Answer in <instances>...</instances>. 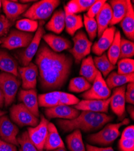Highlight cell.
<instances>
[{
    "instance_id": "277c9868",
    "label": "cell",
    "mask_w": 134,
    "mask_h": 151,
    "mask_svg": "<svg viewBox=\"0 0 134 151\" xmlns=\"http://www.w3.org/2000/svg\"><path fill=\"white\" fill-rule=\"evenodd\" d=\"M60 3L58 0H42L34 3L23 14V17L32 20H45L50 18Z\"/></svg>"
},
{
    "instance_id": "d4e9b609",
    "label": "cell",
    "mask_w": 134,
    "mask_h": 151,
    "mask_svg": "<svg viewBox=\"0 0 134 151\" xmlns=\"http://www.w3.org/2000/svg\"><path fill=\"white\" fill-rule=\"evenodd\" d=\"M120 26L128 38L133 41L134 40V9L129 0H128L126 14L120 22Z\"/></svg>"
},
{
    "instance_id": "d6a6232c",
    "label": "cell",
    "mask_w": 134,
    "mask_h": 151,
    "mask_svg": "<svg viewBox=\"0 0 134 151\" xmlns=\"http://www.w3.org/2000/svg\"><path fill=\"white\" fill-rule=\"evenodd\" d=\"M66 143L70 151H86L82 134L79 129L73 131L71 134L67 136Z\"/></svg>"
},
{
    "instance_id": "e0dca14e",
    "label": "cell",
    "mask_w": 134,
    "mask_h": 151,
    "mask_svg": "<svg viewBox=\"0 0 134 151\" xmlns=\"http://www.w3.org/2000/svg\"><path fill=\"white\" fill-rule=\"evenodd\" d=\"M116 32L114 26H111L106 29L99 37V40L96 41L91 47L92 52L97 56H101L111 46Z\"/></svg>"
},
{
    "instance_id": "52a82bcc",
    "label": "cell",
    "mask_w": 134,
    "mask_h": 151,
    "mask_svg": "<svg viewBox=\"0 0 134 151\" xmlns=\"http://www.w3.org/2000/svg\"><path fill=\"white\" fill-rule=\"evenodd\" d=\"M74 46L69 50L74 57L75 63L79 64L91 51L92 42L89 40L86 34L82 31H79L73 37Z\"/></svg>"
},
{
    "instance_id": "f35d334b",
    "label": "cell",
    "mask_w": 134,
    "mask_h": 151,
    "mask_svg": "<svg viewBox=\"0 0 134 151\" xmlns=\"http://www.w3.org/2000/svg\"><path fill=\"white\" fill-rule=\"evenodd\" d=\"M17 140L20 146L19 151H39L30 140L27 131L18 137Z\"/></svg>"
},
{
    "instance_id": "816d5d0a",
    "label": "cell",
    "mask_w": 134,
    "mask_h": 151,
    "mask_svg": "<svg viewBox=\"0 0 134 151\" xmlns=\"http://www.w3.org/2000/svg\"><path fill=\"white\" fill-rule=\"evenodd\" d=\"M1 6H2V1H0V8H1Z\"/></svg>"
},
{
    "instance_id": "7c38bea8",
    "label": "cell",
    "mask_w": 134,
    "mask_h": 151,
    "mask_svg": "<svg viewBox=\"0 0 134 151\" xmlns=\"http://www.w3.org/2000/svg\"><path fill=\"white\" fill-rule=\"evenodd\" d=\"M19 133V128L12 122L8 116L0 117V139L19 146L17 135Z\"/></svg>"
},
{
    "instance_id": "60d3db41",
    "label": "cell",
    "mask_w": 134,
    "mask_h": 151,
    "mask_svg": "<svg viewBox=\"0 0 134 151\" xmlns=\"http://www.w3.org/2000/svg\"><path fill=\"white\" fill-rule=\"evenodd\" d=\"M14 24V22H12L8 19L6 16L0 15V37H4L6 36L11 28Z\"/></svg>"
},
{
    "instance_id": "d590c367",
    "label": "cell",
    "mask_w": 134,
    "mask_h": 151,
    "mask_svg": "<svg viewBox=\"0 0 134 151\" xmlns=\"http://www.w3.org/2000/svg\"><path fill=\"white\" fill-rule=\"evenodd\" d=\"M39 27V22L37 21L32 20L28 18H24L18 20L16 23V27L18 30L32 33L36 32Z\"/></svg>"
},
{
    "instance_id": "603a6c76",
    "label": "cell",
    "mask_w": 134,
    "mask_h": 151,
    "mask_svg": "<svg viewBox=\"0 0 134 151\" xmlns=\"http://www.w3.org/2000/svg\"><path fill=\"white\" fill-rule=\"evenodd\" d=\"M109 4L112 9V20L110 26L120 22L125 17L128 10V0H111Z\"/></svg>"
},
{
    "instance_id": "9a60e30c",
    "label": "cell",
    "mask_w": 134,
    "mask_h": 151,
    "mask_svg": "<svg viewBox=\"0 0 134 151\" xmlns=\"http://www.w3.org/2000/svg\"><path fill=\"white\" fill-rule=\"evenodd\" d=\"M45 113L46 116L49 119L59 118L70 120L77 118L80 114V112L74 107L67 105H59L46 108Z\"/></svg>"
},
{
    "instance_id": "836d02e7",
    "label": "cell",
    "mask_w": 134,
    "mask_h": 151,
    "mask_svg": "<svg viewBox=\"0 0 134 151\" xmlns=\"http://www.w3.org/2000/svg\"><path fill=\"white\" fill-rule=\"evenodd\" d=\"M121 35L119 31H116L115 33L114 40L108 50L107 56L111 64L116 65L119 59L120 53V40Z\"/></svg>"
},
{
    "instance_id": "7dc6e473",
    "label": "cell",
    "mask_w": 134,
    "mask_h": 151,
    "mask_svg": "<svg viewBox=\"0 0 134 151\" xmlns=\"http://www.w3.org/2000/svg\"><path fill=\"white\" fill-rule=\"evenodd\" d=\"M128 112L129 114V116L130 117V118L133 120L134 119V108L133 106L131 105H129L128 106Z\"/></svg>"
},
{
    "instance_id": "8992f818",
    "label": "cell",
    "mask_w": 134,
    "mask_h": 151,
    "mask_svg": "<svg viewBox=\"0 0 134 151\" xmlns=\"http://www.w3.org/2000/svg\"><path fill=\"white\" fill-rule=\"evenodd\" d=\"M10 116L15 124L20 127L29 126L34 127L39 123V119L31 112L22 103L13 105L10 109Z\"/></svg>"
},
{
    "instance_id": "8fae6325",
    "label": "cell",
    "mask_w": 134,
    "mask_h": 151,
    "mask_svg": "<svg viewBox=\"0 0 134 151\" xmlns=\"http://www.w3.org/2000/svg\"><path fill=\"white\" fill-rule=\"evenodd\" d=\"M50 123L43 116H41L39 124L34 127H29L27 132L30 139L39 151H43L44 145L48 135V124Z\"/></svg>"
},
{
    "instance_id": "2e32d148",
    "label": "cell",
    "mask_w": 134,
    "mask_h": 151,
    "mask_svg": "<svg viewBox=\"0 0 134 151\" xmlns=\"http://www.w3.org/2000/svg\"><path fill=\"white\" fill-rule=\"evenodd\" d=\"M110 103V97L105 100H86L79 101L74 108L79 111H87L94 112L107 113Z\"/></svg>"
},
{
    "instance_id": "ac0fdd59",
    "label": "cell",
    "mask_w": 134,
    "mask_h": 151,
    "mask_svg": "<svg viewBox=\"0 0 134 151\" xmlns=\"http://www.w3.org/2000/svg\"><path fill=\"white\" fill-rule=\"evenodd\" d=\"M37 91L35 89L21 90L18 94V99L31 112L39 118V103Z\"/></svg>"
},
{
    "instance_id": "c3c4849f",
    "label": "cell",
    "mask_w": 134,
    "mask_h": 151,
    "mask_svg": "<svg viewBox=\"0 0 134 151\" xmlns=\"http://www.w3.org/2000/svg\"><path fill=\"white\" fill-rule=\"evenodd\" d=\"M4 104V96H3L1 91L0 90V108H2L3 107Z\"/></svg>"
},
{
    "instance_id": "4316f807",
    "label": "cell",
    "mask_w": 134,
    "mask_h": 151,
    "mask_svg": "<svg viewBox=\"0 0 134 151\" xmlns=\"http://www.w3.org/2000/svg\"><path fill=\"white\" fill-rule=\"evenodd\" d=\"M48 30L55 33L60 34L65 28V13L62 9L55 11L52 15L51 19L45 26Z\"/></svg>"
},
{
    "instance_id": "1f68e13d",
    "label": "cell",
    "mask_w": 134,
    "mask_h": 151,
    "mask_svg": "<svg viewBox=\"0 0 134 151\" xmlns=\"http://www.w3.org/2000/svg\"><path fill=\"white\" fill-rule=\"evenodd\" d=\"M93 62L96 69L105 78H106L109 74L116 68V65L111 64L105 53L101 56H95Z\"/></svg>"
},
{
    "instance_id": "3957f363",
    "label": "cell",
    "mask_w": 134,
    "mask_h": 151,
    "mask_svg": "<svg viewBox=\"0 0 134 151\" xmlns=\"http://www.w3.org/2000/svg\"><path fill=\"white\" fill-rule=\"evenodd\" d=\"M129 120L125 118L120 123H109L100 131L87 136V140L92 144L106 146L113 143L120 135L119 129L122 126L128 124Z\"/></svg>"
},
{
    "instance_id": "6da1fadb",
    "label": "cell",
    "mask_w": 134,
    "mask_h": 151,
    "mask_svg": "<svg viewBox=\"0 0 134 151\" xmlns=\"http://www.w3.org/2000/svg\"><path fill=\"white\" fill-rule=\"evenodd\" d=\"M35 61L38 68V76L42 90L53 91L62 88L71 72L73 64L72 57L55 53L42 43L36 53Z\"/></svg>"
},
{
    "instance_id": "4fadbf2b",
    "label": "cell",
    "mask_w": 134,
    "mask_h": 151,
    "mask_svg": "<svg viewBox=\"0 0 134 151\" xmlns=\"http://www.w3.org/2000/svg\"><path fill=\"white\" fill-rule=\"evenodd\" d=\"M18 73L22 79V86L23 90L35 89L39 76L37 65L30 62L27 66L18 67Z\"/></svg>"
},
{
    "instance_id": "5b68a950",
    "label": "cell",
    "mask_w": 134,
    "mask_h": 151,
    "mask_svg": "<svg viewBox=\"0 0 134 151\" xmlns=\"http://www.w3.org/2000/svg\"><path fill=\"white\" fill-rule=\"evenodd\" d=\"M21 83L19 77L9 73H0V90L4 96L6 107L14 102Z\"/></svg>"
},
{
    "instance_id": "4dcf8cb0",
    "label": "cell",
    "mask_w": 134,
    "mask_h": 151,
    "mask_svg": "<svg viewBox=\"0 0 134 151\" xmlns=\"http://www.w3.org/2000/svg\"><path fill=\"white\" fill-rule=\"evenodd\" d=\"M120 151H134V127L130 125L122 132L118 142Z\"/></svg>"
},
{
    "instance_id": "7a4b0ae2",
    "label": "cell",
    "mask_w": 134,
    "mask_h": 151,
    "mask_svg": "<svg viewBox=\"0 0 134 151\" xmlns=\"http://www.w3.org/2000/svg\"><path fill=\"white\" fill-rule=\"evenodd\" d=\"M113 120V117L105 113L82 111L79 116L73 120H59L57 124L65 132L76 129L84 132H93L104 127Z\"/></svg>"
},
{
    "instance_id": "7402d4cb",
    "label": "cell",
    "mask_w": 134,
    "mask_h": 151,
    "mask_svg": "<svg viewBox=\"0 0 134 151\" xmlns=\"http://www.w3.org/2000/svg\"><path fill=\"white\" fill-rule=\"evenodd\" d=\"M59 148H65V144L55 126L50 122L48 124V135L44 145V149L47 151Z\"/></svg>"
},
{
    "instance_id": "f6af8a7d",
    "label": "cell",
    "mask_w": 134,
    "mask_h": 151,
    "mask_svg": "<svg viewBox=\"0 0 134 151\" xmlns=\"http://www.w3.org/2000/svg\"><path fill=\"white\" fill-rule=\"evenodd\" d=\"M0 151H18L16 146L0 139Z\"/></svg>"
},
{
    "instance_id": "ba28073f",
    "label": "cell",
    "mask_w": 134,
    "mask_h": 151,
    "mask_svg": "<svg viewBox=\"0 0 134 151\" xmlns=\"http://www.w3.org/2000/svg\"><path fill=\"white\" fill-rule=\"evenodd\" d=\"M111 93V90L98 71L90 88L85 91L81 96L86 100H105L110 97Z\"/></svg>"
},
{
    "instance_id": "f907efd6",
    "label": "cell",
    "mask_w": 134,
    "mask_h": 151,
    "mask_svg": "<svg viewBox=\"0 0 134 151\" xmlns=\"http://www.w3.org/2000/svg\"><path fill=\"white\" fill-rule=\"evenodd\" d=\"M6 113V112H5V111H2V110L0 109V117H1V116H3L5 115Z\"/></svg>"
},
{
    "instance_id": "ee69618b",
    "label": "cell",
    "mask_w": 134,
    "mask_h": 151,
    "mask_svg": "<svg viewBox=\"0 0 134 151\" xmlns=\"http://www.w3.org/2000/svg\"><path fill=\"white\" fill-rule=\"evenodd\" d=\"M79 13L87 11L95 3L96 0H75Z\"/></svg>"
},
{
    "instance_id": "8d00e7d4",
    "label": "cell",
    "mask_w": 134,
    "mask_h": 151,
    "mask_svg": "<svg viewBox=\"0 0 134 151\" xmlns=\"http://www.w3.org/2000/svg\"><path fill=\"white\" fill-rule=\"evenodd\" d=\"M134 55V44L133 41L121 37L120 53L119 59L131 58Z\"/></svg>"
},
{
    "instance_id": "ffe728a7",
    "label": "cell",
    "mask_w": 134,
    "mask_h": 151,
    "mask_svg": "<svg viewBox=\"0 0 134 151\" xmlns=\"http://www.w3.org/2000/svg\"><path fill=\"white\" fill-rule=\"evenodd\" d=\"M112 9L108 3H105L96 17L97 24V36L100 37L103 32L108 28L112 20Z\"/></svg>"
},
{
    "instance_id": "9c48e42d",
    "label": "cell",
    "mask_w": 134,
    "mask_h": 151,
    "mask_svg": "<svg viewBox=\"0 0 134 151\" xmlns=\"http://www.w3.org/2000/svg\"><path fill=\"white\" fill-rule=\"evenodd\" d=\"M34 35L31 33L23 32L18 30H12L10 33L1 40V47L14 50L27 47L31 42Z\"/></svg>"
},
{
    "instance_id": "b9f144b4",
    "label": "cell",
    "mask_w": 134,
    "mask_h": 151,
    "mask_svg": "<svg viewBox=\"0 0 134 151\" xmlns=\"http://www.w3.org/2000/svg\"><path fill=\"white\" fill-rule=\"evenodd\" d=\"M106 1L105 0H97L90 7L86 14L88 17L94 18L96 15L101 9L102 7Z\"/></svg>"
},
{
    "instance_id": "f5cc1de1",
    "label": "cell",
    "mask_w": 134,
    "mask_h": 151,
    "mask_svg": "<svg viewBox=\"0 0 134 151\" xmlns=\"http://www.w3.org/2000/svg\"><path fill=\"white\" fill-rule=\"evenodd\" d=\"M0 44H1V40H0Z\"/></svg>"
},
{
    "instance_id": "44dd1931",
    "label": "cell",
    "mask_w": 134,
    "mask_h": 151,
    "mask_svg": "<svg viewBox=\"0 0 134 151\" xmlns=\"http://www.w3.org/2000/svg\"><path fill=\"white\" fill-rule=\"evenodd\" d=\"M42 38L45 42L55 53H60L72 48L71 42L63 37L54 34H45Z\"/></svg>"
},
{
    "instance_id": "681fc988",
    "label": "cell",
    "mask_w": 134,
    "mask_h": 151,
    "mask_svg": "<svg viewBox=\"0 0 134 151\" xmlns=\"http://www.w3.org/2000/svg\"><path fill=\"white\" fill-rule=\"evenodd\" d=\"M49 151H67V150L65 148H59V149H57L52 150H49Z\"/></svg>"
},
{
    "instance_id": "30bf717a",
    "label": "cell",
    "mask_w": 134,
    "mask_h": 151,
    "mask_svg": "<svg viewBox=\"0 0 134 151\" xmlns=\"http://www.w3.org/2000/svg\"><path fill=\"white\" fill-rule=\"evenodd\" d=\"M43 21L40 22L37 31L35 32V33L33 36L32 41L26 47V50L22 52L19 55L20 61L23 67L28 65L30 62H31L34 56L36 55V53L38 51L40 41L43 36L45 33V31L43 27Z\"/></svg>"
},
{
    "instance_id": "74e56055",
    "label": "cell",
    "mask_w": 134,
    "mask_h": 151,
    "mask_svg": "<svg viewBox=\"0 0 134 151\" xmlns=\"http://www.w3.org/2000/svg\"><path fill=\"white\" fill-rule=\"evenodd\" d=\"M83 23L88 33L89 40L92 42L97 35V24L95 18L88 17L86 14L84 15Z\"/></svg>"
},
{
    "instance_id": "ab89813d",
    "label": "cell",
    "mask_w": 134,
    "mask_h": 151,
    "mask_svg": "<svg viewBox=\"0 0 134 151\" xmlns=\"http://www.w3.org/2000/svg\"><path fill=\"white\" fill-rule=\"evenodd\" d=\"M117 73L120 74H130L134 71V60L131 58L121 59L117 63Z\"/></svg>"
},
{
    "instance_id": "5bb4252c",
    "label": "cell",
    "mask_w": 134,
    "mask_h": 151,
    "mask_svg": "<svg viewBox=\"0 0 134 151\" xmlns=\"http://www.w3.org/2000/svg\"><path fill=\"white\" fill-rule=\"evenodd\" d=\"M125 90L126 85L115 88L110 96L109 105L113 112L120 119L124 117L126 110Z\"/></svg>"
},
{
    "instance_id": "484cf974",
    "label": "cell",
    "mask_w": 134,
    "mask_h": 151,
    "mask_svg": "<svg viewBox=\"0 0 134 151\" xmlns=\"http://www.w3.org/2000/svg\"><path fill=\"white\" fill-rule=\"evenodd\" d=\"M0 70L19 77L17 61L9 53L0 50Z\"/></svg>"
},
{
    "instance_id": "bcb514c9",
    "label": "cell",
    "mask_w": 134,
    "mask_h": 151,
    "mask_svg": "<svg viewBox=\"0 0 134 151\" xmlns=\"http://www.w3.org/2000/svg\"><path fill=\"white\" fill-rule=\"evenodd\" d=\"M86 149L87 151H114L111 147H99L90 145L89 144H87Z\"/></svg>"
},
{
    "instance_id": "7bdbcfd3",
    "label": "cell",
    "mask_w": 134,
    "mask_h": 151,
    "mask_svg": "<svg viewBox=\"0 0 134 151\" xmlns=\"http://www.w3.org/2000/svg\"><path fill=\"white\" fill-rule=\"evenodd\" d=\"M126 102L130 104H134V83H128L126 86L125 90Z\"/></svg>"
},
{
    "instance_id": "83f0119b",
    "label": "cell",
    "mask_w": 134,
    "mask_h": 151,
    "mask_svg": "<svg viewBox=\"0 0 134 151\" xmlns=\"http://www.w3.org/2000/svg\"><path fill=\"white\" fill-rule=\"evenodd\" d=\"M39 106L46 108L62 105V91H53L38 96Z\"/></svg>"
},
{
    "instance_id": "d6986e66",
    "label": "cell",
    "mask_w": 134,
    "mask_h": 151,
    "mask_svg": "<svg viewBox=\"0 0 134 151\" xmlns=\"http://www.w3.org/2000/svg\"><path fill=\"white\" fill-rule=\"evenodd\" d=\"M1 1L6 17L12 22L16 21L21 15L25 13L30 7L28 4H21L15 1L4 0Z\"/></svg>"
},
{
    "instance_id": "e575fe53",
    "label": "cell",
    "mask_w": 134,
    "mask_h": 151,
    "mask_svg": "<svg viewBox=\"0 0 134 151\" xmlns=\"http://www.w3.org/2000/svg\"><path fill=\"white\" fill-rule=\"evenodd\" d=\"M91 86V83L86 79L83 77H77L70 81L68 89L71 92L82 93L89 90Z\"/></svg>"
},
{
    "instance_id": "f1b7e54d",
    "label": "cell",
    "mask_w": 134,
    "mask_h": 151,
    "mask_svg": "<svg viewBox=\"0 0 134 151\" xmlns=\"http://www.w3.org/2000/svg\"><path fill=\"white\" fill-rule=\"evenodd\" d=\"M106 83L109 89H113L125 84L134 82V73L130 74H120L117 72H113L107 76Z\"/></svg>"
},
{
    "instance_id": "f546056e",
    "label": "cell",
    "mask_w": 134,
    "mask_h": 151,
    "mask_svg": "<svg viewBox=\"0 0 134 151\" xmlns=\"http://www.w3.org/2000/svg\"><path fill=\"white\" fill-rule=\"evenodd\" d=\"M98 71L94 65L93 59L91 56L82 60L79 74L90 83H93L97 73Z\"/></svg>"
},
{
    "instance_id": "cb8c5ba5",
    "label": "cell",
    "mask_w": 134,
    "mask_h": 151,
    "mask_svg": "<svg viewBox=\"0 0 134 151\" xmlns=\"http://www.w3.org/2000/svg\"><path fill=\"white\" fill-rule=\"evenodd\" d=\"M65 27L66 32L70 36H74L75 33L84 26L82 17L81 15L72 14L66 6L65 7Z\"/></svg>"
}]
</instances>
